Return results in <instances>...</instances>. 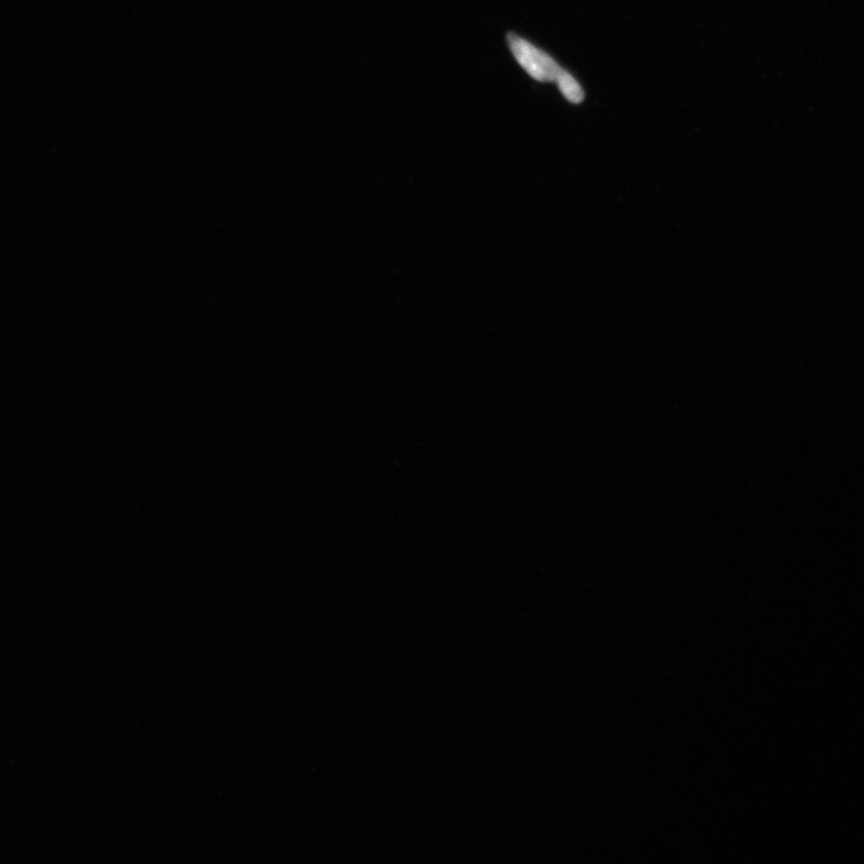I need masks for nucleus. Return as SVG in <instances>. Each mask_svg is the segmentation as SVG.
<instances>
[{"label": "nucleus", "instance_id": "f03ea898", "mask_svg": "<svg viewBox=\"0 0 864 864\" xmlns=\"http://www.w3.org/2000/svg\"><path fill=\"white\" fill-rule=\"evenodd\" d=\"M555 82L557 83L558 88H560L564 98L569 102H572V104L578 105L584 101V90H582L580 83L576 81L573 75H570L568 71L561 69Z\"/></svg>", "mask_w": 864, "mask_h": 864}, {"label": "nucleus", "instance_id": "f257e3e1", "mask_svg": "<svg viewBox=\"0 0 864 864\" xmlns=\"http://www.w3.org/2000/svg\"><path fill=\"white\" fill-rule=\"evenodd\" d=\"M508 45L513 56L522 68L534 80L539 82H555L560 74L561 66L548 53L539 50L531 42L513 33L507 36Z\"/></svg>", "mask_w": 864, "mask_h": 864}]
</instances>
